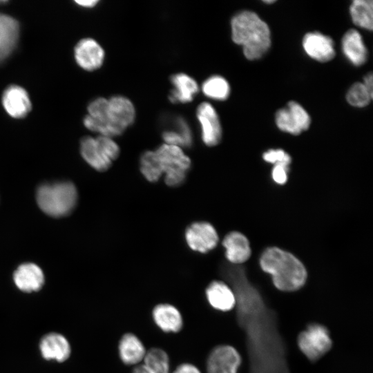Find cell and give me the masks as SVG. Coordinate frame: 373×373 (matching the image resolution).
Returning a JSON list of instances; mask_svg holds the SVG:
<instances>
[{"label":"cell","instance_id":"1","mask_svg":"<svg viewBox=\"0 0 373 373\" xmlns=\"http://www.w3.org/2000/svg\"><path fill=\"white\" fill-rule=\"evenodd\" d=\"M262 269L271 275L275 287L294 292L305 284L307 273L303 264L293 254L277 247L267 249L261 256Z\"/></svg>","mask_w":373,"mask_h":373},{"label":"cell","instance_id":"2","mask_svg":"<svg viewBox=\"0 0 373 373\" xmlns=\"http://www.w3.org/2000/svg\"><path fill=\"white\" fill-rule=\"evenodd\" d=\"M231 26L232 40L242 46L248 59H259L269 50V28L255 12L244 10L237 13L231 19Z\"/></svg>","mask_w":373,"mask_h":373},{"label":"cell","instance_id":"3","mask_svg":"<svg viewBox=\"0 0 373 373\" xmlns=\"http://www.w3.org/2000/svg\"><path fill=\"white\" fill-rule=\"evenodd\" d=\"M37 202L46 214L60 218L69 215L77 202V191L70 182H48L41 184L36 193Z\"/></svg>","mask_w":373,"mask_h":373},{"label":"cell","instance_id":"4","mask_svg":"<svg viewBox=\"0 0 373 373\" xmlns=\"http://www.w3.org/2000/svg\"><path fill=\"white\" fill-rule=\"evenodd\" d=\"M154 152L166 185L177 187L183 184L191 161L182 149L164 143Z\"/></svg>","mask_w":373,"mask_h":373},{"label":"cell","instance_id":"5","mask_svg":"<svg viewBox=\"0 0 373 373\" xmlns=\"http://www.w3.org/2000/svg\"><path fill=\"white\" fill-rule=\"evenodd\" d=\"M120 149L112 137L86 136L80 142V153L84 160L94 169L105 171L119 155Z\"/></svg>","mask_w":373,"mask_h":373},{"label":"cell","instance_id":"6","mask_svg":"<svg viewBox=\"0 0 373 373\" xmlns=\"http://www.w3.org/2000/svg\"><path fill=\"white\" fill-rule=\"evenodd\" d=\"M296 343L300 353L311 363L322 358L332 347L328 328L318 323L307 324L298 334Z\"/></svg>","mask_w":373,"mask_h":373},{"label":"cell","instance_id":"7","mask_svg":"<svg viewBox=\"0 0 373 373\" xmlns=\"http://www.w3.org/2000/svg\"><path fill=\"white\" fill-rule=\"evenodd\" d=\"M135 109L132 102L122 95L108 99L106 121L108 136L122 135L135 121Z\"/></svg>","mask_w":373,"mask_h":373},{"label":"cell","instance_id":"8","mask_svg":"<svg viewBox=\"0 0 373 373\" xmlns=\"http://www.w3.org/2000/svg\"><path fill=\"white\" fill-rule=\"evenodd\" d=\"M242 363V355L235 347L220 344L213 347L207 356V373H238Z\"/></svg>","mask_w":373,"mask_h":373},{"label":"cell","instance_id":"9","mask_svg":"<svg viewBox=\"0 0 373 373\" xmlns=\"http://www.w3.org/2000/svg\"><path fill=\"white\" fill-rule=\"evenodd\" d=\"M310 117L298 103L291 101L286 108L279 109L276 113V123L283 131L298 135L309 127Z\"/></svg>","mask_w":373,"mask_h":373},{"label":"cell","instance_id":"10","mask_svg":"<svg viewBox=\"0 0 373 373\" xmlns=\"http://www.w3.org/2000/svg\"><path fill=\"white\" fill-rule=\"evenodd\" d=\"M185 240L190 249L204 254L216 247L218 236L211 224L201 221L193 222L186 228Z\"/></svg>","mask_w":373,"mask_h":373},{"label":"cell","instance_id":"11","mask_svg":"<svg viewBox=\"0 0 373 373\" xmlns=\"http://www.w3.org/2000/svg\"><path fill=\"white\" fill-rule=\"evenodd\" d=\"M197 119L200 123L202 140L208 146H214L222 138V128L218 113L209 102L200 103L196 110Z\"/></svg>","mask_w":373,"mask_h":373},{"label":"cell","instance_id":"12","mask_svg":"<svg viewBox=\"0 0 373 373\" xmlns=\"http://www.w3.org/2000/svg\"><path fill=\"white\" fill-rule=\"evenodd\" d=\"M39 350L41 357L46 361L63 363L71 354V346L63 334L51 332L44 334L39 342Z\"/></svg>","mask_w":373,"mask_h":373},{"label":"cell","instance_id":"13","mask_svg":"<svg viewBox=\"0 0 373 373\" xmlns=\"http://www.w3.org/2000/svg\"><path fill=\"white\" fill-rule=\"evenodd\" d=\"M102 47L92 38L80 40L75 48V58L78 65L88 71L100 68L104 59Z\"/></svg>","mask_w":373,"mask_h":373},{"label":"cell","instance_id":"14","mask_svg":"<svg viewBox=\"0 0 373 373\" xmlns=\"http://www.w3.org/2000/svg\"><path fill=\"white\" fill-rule=\"evenodd\" d=\"M13 282L23 293H34L41 289L45 283L42 269L36 264L26 262L20 265L13 274Z\"/></svg>","mask_w":373,"mask_h":373},{"label":"cell","instance_id":"15","mask_svg":"<svg viewBox=\"0 0 373 373\" xmlns=\"http://www.w3.org/2000/svg\"><path fill=\"white\" fill-rule=\"evenodd\" d=\"M205 296L213 309L228 312L235 309L236 299L234 292L225 282L211 281L205 289Z\"/></svg>","mask_w":373,"mask_h":373},{"label":"cell","instance_id":"16","mask_svg":"<svg viewBox=\"0 0 373 373\" xmlns=\"http://www.w3.org/2000/svg\"><path fill=\"white\" fill-rule=\"evenodd\" d=\"M303 46L309 57L318 61L326 62L335 56L332 38L318 32L307 33L303 39Z\"/></svg>","mask_w":373,"mask_h":373},{"label":"cell","instance_id":"17","mask_svg":"<svg viewBox=\"0 0 373 373\" xmlns=\"http://www.w3.org/2000/svg\"><path fill=\"white\" fill-rule=\"evenodd\" d=\"M6 111L14 118H23L31 110V102L26 90L17 85L8 86L2 95Z\"/></svg>","mask_w":373,"mask_h":373},{"label":"cell","instance_id":"18","mask_svg":"<svg viewBox=\"0 0 373 373\" xmlns=\"http://www.w3.org/2000/svg\"><path fill=\"white\" fill-rule=\"evenodd\" d=\"M152 318L158 328L166 333H178L183 327V318L179 309L169 303L156 305Z\"/></svg>","mask_w":373,"mask_h":373},{"label":"cell","instance_id":"19","mask_svg":"<svg viewBox=\"0 0 373 373\" xmlns=\"http://www.w3.org/2000/svg\"><path fill=\"white\" fill-rule=\"evenodd\" d=\"M19 36V25L13 17L0 13V63L15 50Z\"/></svg>","mask_w":373,"mask_h":373},{"label":"cell","instance_id":"20","mask_svg":"<svg viewBox=\"0 0 373 373\" xmlns=\"http://www.w3.org/2000/svg\"><path fill=\"white\" fill-rule=\"evenodd\" d=\"M225 256L232 264L239 265L246 262L251 256V247L248 239L242 233L233 231L228 233L222 242Z\"/></svg>","mask_w":373,"mask_h":373},{"label":"cell","instance_id":"21","mask_svg":"<svg viewBox=\"0 0 373 373\" xmlns=\"http://www.w3.org/2000/svg\"><path fill=\"white\" fill-rule=\"evenodd\" d=\"M173 89L169 95L173 104H185L191 102L199 90L196 81L185 73H177L171 76Z\"/></svg>","mask_w":373,"mask_h":373},{"label":"cell","instance_id":"22","mask_svg":"<svg viewBox=\"0 0 373 373\" xmlns=\"http://www.w3.org/2000/svg\"><path fill=\"white\" fill-rule=\"evenodd\" d=\"M146 352L143 343L135 334L126 333L119 339L118 353L124 364L137 365L143 361Z\"/></svg>","mask_w":373,"mask_h":373},{"label":"cell","instance_id":"23","mask_svg":"<svg viewBox=\"0 0 373 373\" xmlns=\"http://www.w3.org/2000/svg\"><path fill=\"white\" fill-rule=\"evenodd\" d=\"M342 48L345 57L354 66H361L366 61L367 50L357 30L350 29L345 33L342 39Z\"/></svg>","mask_w":373,"mask_h":373},{"label":"cell","instance_id":"24","mask_svg":"<svg viewBox=\"0 0 373 373\" xmlns=\"http://www.w3.org/2000/svg\"><path fill=\"white\" fill-rule=\"evenodd\" d=\"M175 129L166 130L162 132V139L164 144L182 149L190 147L193 144V135L186 121L182 117H177L175 119Z\"/></svg>","mask_w":373,"mask_h":373},{"label":"cell","instance_id":"25","mask_svg":"<svg viewBox=\"0 0 373 373\" xmlns=\"http://www.w3.org/2000/svg\"><path fill=\"white\" fill-rule=\"evenodd\" d=\"M350 14L354 23L372 30L373 28V2L372 0H354L350 5Z\"/></svg>","mask_w":373,"mask_h":373},{"label":"cell","instance_id":"26","mask_svg":"<svg viewBox=\"0 0 373 373\" xmlns=\"http://www.w3.org/2000/svg\"><path fill=\"white\" fill-rule=\"evenodd\" d=\"M151 373H169L170 363L168 354L159 347L146 351L142 364Z\"/></svg>","mask_w":373,"mask_h":373},{"label":"cell","instance_id":"27","mask_svg":"<svg viewBox=\"0 0 373 373\" xmlns=\"http://www.w3.org/2000/svg\"><path fill=\"white\" fill-rule=\"evenodd\" d=\"M202 90L207 97L217 100H224L229 95L230 86L224 77L213 75L203 82Z\"/></svg>","mask_w":373,"mask_h":373},{"label":"cell","instance_id":"28","mask_svg":"<svg viewBox=\"0 0 373 373\" xmlns=\"http://www.w3.org/2000/svg\"><path fill=\"white\" fill-rule=\"evenodd\" d=\"M140 168L142 175L150 182H156L162 175L154 151H146L140 157Z\"/></svg>","mask_w":373,"mask_h":373},{"label":"cell","instance_id":"29","mask_svg":"<svg viewBox=\"0 0 373 373\" xmlns=\"http://www.w3.org/2000/svg\"><path fill=\"white\" fill-rule=\"evenodd\" d=\"M373 95L370 93L363 83L354 84L346 95L347 101L350 104L356 107H364L368 105Z\"/></svg>","mask_w":373,"mask_h":373},{"label":"cell","instance_id":"30","mask_svg":"<svg viewBox=\"0 0 373 373\" xmlns=\"http://www.w3.org/2000/svg\"><path fill=\"white\" fill-rule=\"evenodd\" d=\"M262 157L267 162L289 166L291 162V157L283 149H271L263 153Z\"/></svg>","mask_w":373,"mask_h":373},{"label":"cell","instance_id":"31","mask_svg":"<svg viewBox=\"0 0 373 373\" xmlns=\"http://www.w3.org/2000/svg\"><path fill=\"white\" fill-rule=\"evenodd\" d=\"M289 166L283 164L274 165L272 169V178L275 182L283 184L287 182Z\"/></svg>","mask_w":373,"mask_h":373},{"label":"cell","instance_id":"32","mask_svg":"<svg viewBox=\"0 0 373 373\" xmlns=\"http://www.w3.org/2000/svg\"><path fill=\"white\" fill-rule=\"evenodd\" d=\"M172 373H202L199 368L190 363L178 365Z\"/></svg>","mask_w":373,"mask_h":373},{"label":"cell","instance_id":"33","mask_svg":"<svg viewBox=\"0 0 373 373\" xmlns=\"http://www.w3.org/2000/svg\"><path fill=\"white\" fill-rule=\"evenodd\" d=\"M372 73L370 72L364 77L363 84L367 88V90L373 94V83H372Z\"/></svg>","mask_w":373,"mask_h":373},{"label":"cell","instance_id":"34","mask_svg":"<svg viewBox=\"0 0 373 373\" xmlns=\"http://www.w3.org/2000/svg\"><path fill=\"white\" fill-rule=\"evenodd\" d=\"M75 2L82 7L92 8V7H94L98 3V1L86 0V1H76Z\"/></svg>","mask_w":373,"mask_h":373},{"label":"cell","instance_id":"35","mask_svg":"<svg viewBox=\"0 0 373 373\" xmlns=\"http://www.w3.org/2000/svg\"><path fill=\"white\" fill-rule=\"evenodd\" d=\"M132 373H151L142 364L135 366Z\"/></svg>","mask_w":373,"mask_h":373},{"label":"cell","instance_id":"36","mask_svg":"<svg viewBox=\"0 0 373 373\" xmlns=\"http://www.w3.org/2000/svg\"><path fill=\"white\" fill-rule=\"evenodd\" d=\"M265 3H273L274 1L273 0H267V1H264Z\"/></svg>","mask_w":373,"mask_h":373}]
</instances>
